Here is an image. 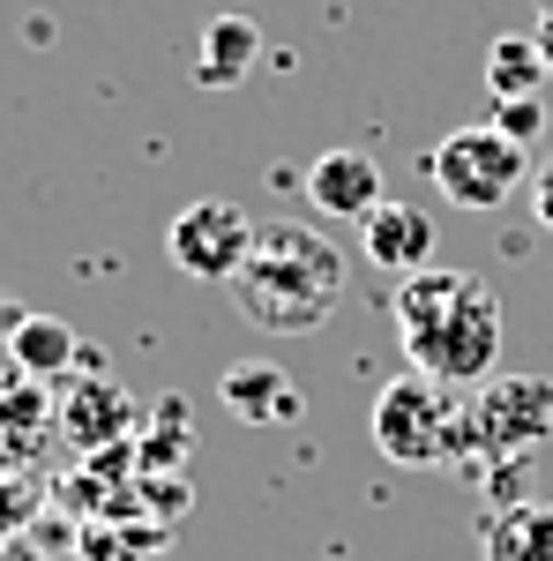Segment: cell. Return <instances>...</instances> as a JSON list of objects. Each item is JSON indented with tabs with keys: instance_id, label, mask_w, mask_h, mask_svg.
<instances>
[{
	"instance_id": "1",
	"label": "cell",
	"mask_w": 553,
	"mask_h": 561,
	"mask_svg": "<svg viewBox=\"0 0 553 561\" xmlns=\"http://www.w3.org/2000/svg\"><path fill=\"white\" fill-rule=\"evenodd\" d=\"M396 330L412 375L441 389H479L502 375V293L479 270H419L396 277Z\"/></svg>"
},
{
	"instance_id": "2",
	"label": "cell",
	"mask_w": 553,
	"mask_h": 561,
	"mask_svg": "<svg viewBox=\"0 0 553 561\" xmlns=\"http://www.w3.org/2000/svg\"><path fill=\"white\" fill-rule=\"evenodd\" d=\"M337 300H344V255L314 225H262L255 255L232 277V307L255 330H277V337L322 330L337 314Z\"/></svg>"
},
{
	"instance_id": "3",
	"label": "cell",
	"mask_w": 553,
	"mask_h": 561,
	"mask_svg": "<svg viewBox=\"0 0 553 561\" xmlns=\"http://www.w3.org/2000/svg\"><path fill=\"white\" fill-rule=\"evenodd\" d=\"M367 434L396 472H449L464 465V389H441L404 367L396 382L375 389Z\"/></svg>"
},
{
	"instance_id": "4",
	"label": "cell",
	"mask_w": 553,
	"mask_h": 561,
	"mask_svg": "<svg viewBox=\"0 0 553 561\" xmlns=\"http://www.w3.org/2000/svg\"><path fill=\"white\" fill-rule=\"evenodd\" d=\"M419 165H426V180L441 187V203H457V210H471V217H494L516 187L531 180V150L509 142L494 121H479V128L441 135Z\"/></svg>"
},
{
	"instance_id": "5",
	"label": "cell",
	"mask_w": 553,
	"mask_h": 561,
	"mask_svg": "<svg viewBox=\"0 0 553 561\" xmlns=\"http://www.w3.org/2000/svg\"><path fill=\"white\" fill-rule=\"evenodd\" d=\"M553 434V382L546 375H494L464 389V457L494 465H531V449Z\"/></svg>"
},
{
	"instance_id": "6",
	"label": "cell",
	"mask_w": 553,
	"mask_h": 561,
	"mask_svg": "<svg viewBox=\"0 0 553 561\" xmlns=\"http://www.w3.org/2000/svg\"><path fill=\"white\" fill-rule=\"evenodd\" d=\"M255 217L240 210V203H224V195H203V203H187V210L172 217L165 232V255L180 277H203V285H232L240 277V262L255 255Z\"/></svg>"
},
{
	"instance_id": "7",
	"label": "cell",
	"mask_w": 553,
	"mask_h": 561,
	"mask_svg": "<svg viewBox=\"0 0 553 561\" xmlns=\"http://www.w3.org/2000/svg\"><path fill=\"white\" fill-rule=\"evenodd\" d=\"M53 427L68 434V449H83V457L120 449L135 427V397L113 375H83L76 389H53Z\"/></svg>"
},
{
	"instance_id": "8",
	"label": "cell",
	"mask_w": 553,
	"mask_h": 561,
	"mask_svg": "<svg viewBox=\"0 0 553 561\" xmlns=\"http://www.w3.org/2000/svg\"><path fill=\"white\" fill-rule=\"evenodd\" d=\"M299 187H307V203L322 217H352V225H367V217L382 210V165L367 158V150H322L307 173H299Z\"/></svg>"
},
{
	"instance_id": "9",
	"label": "cell",
	"mask_w": 553,
	"mask_h": 561,
	"mask_svg": "<svg viewBox=\"0 0 553 561\" xmlns=\"http://www.w3.org/2000/svg\"><path fill=\"white\" fill-rule=\"evenodd\" d=\"M217 397H224V412H232L240 427H292L299 412H307L299 382L277 359H232L224 382H217Z\"/></svg>"
},
{
	"instance_id": "10",
	"label": "cell",
	"mask_w": 553,
	"mask_h": 561,
	"mask_svg": "<svg viewBox=\"0 0 553 561\" xmlns=\"http://www.w3.org/2000/svg\"><path fill=\"white\" fill-rule=\"evenodd\" d=\"M434 240H441V225L419 203H382V210L359 225V248H367V262L382 277H419V270H434Z\"/></svg>"
},
{
	"instance_id": "11",
	"label": "cell",
	"mask_w": 553,
	"mask_h": 561,
	"mask_svg": "<svg viewBox=\"0 0 553 561\" xmlns=\"http://www.w3.org/2000/svg\"><path fill=\"white\" fill-rule=\"evenodd\" d=\"M262 60V23L255 15H210L195 45V83L203 90H240Z\"/></svg>"
},
{
	"instance_id": "12",
	"label": "cell",
	"mask_w": 553,
	"mask_h": 561,
	"mask_svg": "<svg viewBox=\"0 0 553 561\" xmlns=\"http://www.w3.org/2000/svg\"><path fill=\"white\" fill-rule=\"evenodd\" d=\"M479 554L486 561H553V502L486 510V524H479Z\"/></svg>"
},
{
	"instance_id": "13",
	"label": "cell",
	"mask_w": 553,
	"mask_h": 561,
	"mask_svg": "<svg viewBox=\"0 0 553 561\" xmlns=\"http://www.w3.org/2000/svg\"><path fill=\"white\" fill-rule=\"evenodd\" d=\"M8 359H15V375H31V382L60 389V375L83 359V345H76V330H68L60 314H31V322L8 337Z\"/></svg>"
},
{
	"instance_id": "14",
	"label": "cell",
	"mask_w": 553,
	"mask_h": 561,
	"mask_svg": "<svg viewBox=\"0 0 553 561\" xmlns=\"http://www.w3.org/2000/svg\"><path fill=\"white\" fill-rule=\"evenodd\" d=\"M45 434H53V389L31 382V375L0 382V442L15 449V465H23V472H31V449H38Z\"/></svg>"
},
{
	"instance_id": "15",
	"label": "cell",
	"mask_w": 553,
	"mask_h": 561,
	"mask_svg": "<svg viewBox=\"0 0 553 561\" xmlns=\"http://www.w3.org/2000/svg\"><path fill=\"white\" fill-rule=\"evenodd\" d=\"M553 76H546V53L531 31H502V38L486 45V90H494V105L502 98H539Z\"/></svg>"
},
{
	"instance_id": "16",
	"label": "cell",
	"mask_w": 553,
	"mask_h": 561,
	"mask_svg": "<svg viewBox=\"0 0 553 561\" xmlns=\"http://www.w3.org/2000/svg\"><path fill=\"white\" fill-rule=\"evenodd\" d=\"M45 517V486L31 472H0V547L8 539H31Z\"/></svg>"
},
{
	"instance_id": "17",
	"label": "cell",
	"mask_w": 553,
	"mask_h": 561,
	"mask_svg": "<svg viewBox=\"0 0 553 561\" xmlns=\"http://www.w3.org/2000/svg\"><path fill=\"white\" fill-rule=\"evenodd\" d=\"M494 128L531 150V142H539V128H546V105H539V98H502V105H494Z\"/></svg>"
},
{
	"instance_id": "18",
	"label": "cell",
	"mask_w": 553,
	"mask_h": 561,
	"mask_svg": "<svg viewBox=\"0 0 553 561\" xmlns=\"http://www.w3.org/2000/svg\"><path fill=\"white\" fill-rule=\"evenodd\" d=\"M531 217H539V232H553V158L531 173Z\"/></svg>"
},
{
	"instance_id": "19",
	"label": "cell",
	"mask_w": 553,
	"mask_h": 561,
	"mask_svg": "<svg viewBox=\"0 0 553 561\" xmlns=\"http://www.w3.org/2000/svg\"><path fill=\"white\" fill-rule=\"evenodd\" d=\"M23 322H31V307L15 300V293H0V345H8V337H15Z\"/></svg>"
},
{
	"instance_id": "20",
	"label": "cell",
	"mask_w": 553,
	"mask_h": 561,
	"mask_svg": "<svg viewBox=\"0 0 553 561\" xmlns=\"http://www.w3.org/2000/svg\"><path fill=\"white\" fill-rule=\"evenodd\" d=\"M531 38L546 53V76H553V0H539V23H531Z\"/></svg>"
},
{
	"instance_id": "21",
	"label": "cell",
	"mask_w": 553,
	"mask_h": 561,
	"mask_svg": "<svg viewBox=\"0 0 553 561\" xmlns=\"http://www.w3.org/2000/svg\"><path fill=\"white\" fill-rule=\"evenodd\" d=\"M0 561H53V547H38V539H8Z\"/></svg>"
},
{
	"instance_id": "22",
	"label": "cell",
	"mask_w": 553,
	"mask_h": 561,
	"mask_svg": "<svg viewBox=\"0 0 553 561\" xmlns=\"http://www.w3.org/2000/svg\"><path fill=\"white\" fill-rule=\"evenodd\" d=\"M0 472H23V465H15V449H8V442H0Z\"/></svg>"
}]
</instances>
